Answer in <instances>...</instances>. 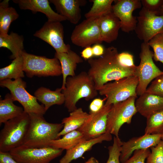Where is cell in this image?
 Masks as SVG:
<instances>
[{"mask_svg":"<svg viewBox=\"0 0 163 163\" xmlns=\"http://www.w3.org/2000/svg\"><path fill=\"white\" fill-rule=\"evenodd\" d=\"M118 53L116 47L111 46L105 49L101 56L88 60L90 68L87 72L97 91L108 82L134 75L136 68L121 66L117 60Z\"/></svg>","mask_w":163,"mask_h":163,"instance_id":"obj_1","label":"cell"},{"mask_svg":"<svg viewBox=\"0 0 163 163\" xmlns=\"http://www.w3.org/2000/svg\"><path fill=\"white\" fill-rule=\"evenodd\" d=\"M98 91L87 72L82 71L73 76H68L65 88L62 91L65 98V106L71 112L77 108L76 104L80 99L84 98L89 101L97 95Z\"/></svg>","mask_w":163,"mask_h":163,"instance_id":"obj_2","label":"cell"},{"mask_svg":"<svg viewBox=\"0 0 163 163\" xmlns=\"http://www.w3.org/2000/svg\"><path fill=\"white\" fill-rule=\"evenodd\" d=\"M30 121L24 144L35 148L47 147L51 141L58 139V134L63 124L47 122L43 115L34 113L28 114Z\"/></svg>","mask_w":163,"mask_h":163,"instance_id":"obj_3","label":"cell"},{"mask_svg":"<svg viewBox=\"0 0 163 163\" xmlns=\"http://www.w3.org/2000/svg\"><path fill=\"white\" fill-rule=\"evenodd\" d=\"M30 121L29 114L24 111L4 123L0 133V152H9L24 144Z\"/></svg>","mask_w":163,"mask_h":163,"instance_id":"obj_4","label":"cell"},{"mask_svg":"<svg viewBox=\"0 0 163 163\" xmlns=\"http://www.w3.org/2000/svg\"><path fill=\"white\" fill-rule=\"evenodd\" d=\"M153 54L148 43L143 42L141 45L140 62L136 66L134 73V75L138 79L136 90L137 95L139 96L145 93L151 81L163 74V71L154 62Z\"/></svg>","mask_w":163,"mask_h":163,"instance_id":"obj_5","label":"cell"},{"mask_svg":"<svg viewBox=\"0 0 163 163\" xmlns=\"http://www.w3.org/2000/svg\"><path fill=\"white\" fill-rule=\"evenodd\" d=\"M22 56L24 60V71L28 77L32 78L34 76H57L62 74L60 62L55 57L48 58L25 51Z\"/></svg>","mask_w":163,"mask_h":163,"instance_id":"obj_6","label":"cell"},{"mask_svg":"<svg viewBox=\"0 0 163 163\" xmlns=\"http://www.w3.org/2000/svg\"><path fill=\"white\" fill-rule=\"evenodd\" d=\"M138 84V79L136 76H130L107 83L98 91L100 95L105 97V104L112 105L132 97H137L136 90Z\"/></svg>","mask_w":163,"mask_h":163,"instance_id":"obj_7","label":"cell"},{"mask_svg":"<svg viewBox=\"0 0 163 163\" xmlns=\"http://www.w3.org/2000/svg\"><path fill=\"white\" fill-rule=\"evenodd\" d=\"M0 85L10 91L14 101L18 102L23 106L24 112L28 114L34 113L43 116L46 112L44 106L40 104L35 97L26 89V83L22 78L13 80L6 79L0 81Z\"/></svg>","mask_w":163,"mask_h":163,"instance_id":"obj_8","label":"cell"},{"mask_svg":"<svg viewBox=\"0 0 163 163\" xmlns=\"http://www.w3.org/2000/svg\"><path fill=\"white\" fill-rule=\"evenodd\" d=\"M137 97H132L112 104L107 116L106 132L119 137V132L124 123L130 124L137 112L135 104Z\"/></svg>","mask_w":163,"mask_h":163,"instance_id":"obj_9","label":"cell"},{"mask_svg":"<svg viewBox=\"0 0 163 163\" xmlns=\"http://www.w3.org/2000/svg\"><path fill=\"white\" fill-rule=\"evenodd\" d=\"M63 150L50 146L35 148L23 145L9 152L19 163H50L60 155Z\"/></svg>","mask_w":163,"mask_h":163,"instance_id":"obj_10","label":"cell"},{"mask_svg":"<svg viewBox=\"0 0 163 163\" xmlns=\"http://www.w3.org/2000/svg\"><path fill=\"white\" fill-rule=\"evenodd\" d=\"M99 18H86L76 26L71 36L72 43L82 47L101 44Z\"/></svg>","mask_w":163,"mask_h":163,"instance_id":"obj_11","label":"cell"},{"mask_svg":"<svg viewBox=\"0 0 163 163\" xmlns=\"http://www.w3.org/2000/svg\"><path fill=\"white\" fill-rule=\"evenodd\" d=\"M134 30L140 40L148 43L154 36L163 32V15L149 11L142 8L137 17Z\"/></svg>","mask_w":163,"mask_h":163,"instance_id":"obj_12","label":"cell"},{"mask_svg":"<svg viewBox=\"0 0 163 163\" xmlns=\"http://www.w3.org/2000/svg\"><path fill=\"white\" fill-rule=\"evenodd\" d=\"M64 34L63 27L61 22L48 20L34 36L51 45L56 52L62 53L70 49V45L64 42Z\"/></svg>","mask_w":163,"mask_h":163,"instance_id":"obj_13","label":"cell"},{"mask_svg":"<svg viewBox=\"0 0 163 163\" xmlns=\"http://www.w3.org/2000/svg\"><path fill=\"white\" fill-rule=\"evenodd\" d=\"M114 2L112 11L119 19L121 30L127 33L134 30L137 20V18L133 15V12L141 7V0H117Z\"/></svg>","mask_w":163,"mask_h":163,"instance_id":"obj_14","label":"cell"},{"mask_svg":"<svg viewBox=\"0 0 163 163\" xmlns=\"http://www.w3.org/2000/svg\"><path fill=\"white\" fill-rule=\"evenodd\" d=\"M112 105L104 104L98 112L89 113L84 123L77 130L86 140L96 138L107 132V116Z\"/></svg>","mask_w":163,"mask_h":163,"instance_id":"obj_15","label":"cell"},{"mask_svg":"<svg viewBox=\"0 0 163 163\" xmlns=\"http://www.w3.org/2000/svg\"><path fill=\"white\" fill-rule=\"evenodd\" d=\"M161 134H145L133 137L122 142L120 158L121 163L128 160L134 152L137 150L149 149L156 146L161 140Z\"/></svg>","mask_w":163,"mask_h":163,"instance_id":"obj_16","label":"cell"},{"mask_svg":"<svg viewBox=\"0 0 163 163\" xmlns=\"http://www.w3.org/2000/svg\"><path fill=\"white\" fill-rule=\"evenodd\" d=\"M55 7L58 13L71 23L77 24L81 18L80 7L84 5L85 0H50Z\"/></svg>","mask_w":163,"mask_h":163,"instance_id":"obj_17","label":"cell"},{"mask_svg":"<svg viewBox=\"0 0 163 163\" xmlns=\"http://www.w3.org/2000/svg\"><path fill=\"white\" fill-rule=\"evenodd\" d=\"M20 9L29 10L33 12H39L45 14L49 21L61 22L66 19L54 11L50 5L48 0H13Z\"/></svg>","mask_w":163,"mask_h":163,"instance_id":"obj_18","label":"cell"},{"mask_svg":"<svg viewBox=\"0 0 163 163\" xmlns=\"http://www.w3.org/2000/svg\"><path fill=\"white\" fill-rule=\"evenodd\" d=\"M112 139V135L106 132L102 135L94 139L83 141L72 148L66 150L65 155L60 160L59 163H70L72 161L82 157L86 152L98 143Z\"/></svg>","mask_w":163,"mask_h":163,"instance_id":"obj_19","label":"cell"},{"mask_svg":"<svg viewBox=\"0 0 163 163\" xmlns=\"http://www.w3.org/2000/svg\"><path fill=\"white\" fill-rule=\"evenodd\" d=\"M99 26L102 42L110 43L117 39L121 27L120 22L112 11L100 17Z\"/></svg>","mask_w":163,"mask_h":163,"instance_id":"obj_20","label":"cell"},{"mask_svg":"<svg viewBox=\"0 0 163 163\" xmlns=\"http://www.w3.org/2000/svg\"><path fill=\"white\" fill-rule=\"evenodd\" d=\"M54 56L58 59L61 66L63 77L61 88L63 90L65 88L67 78L75 75V71L77 64L82 62L83 60L81 56L71 49L67 52H56Z\"/></svg>","mask_w":163,"mask_h":163,"instance_id":"obj_21","label":"cell"},{"mask_svg":"<svg viewBox=\"0 0 163 163\" xmlns=\"http://www.w3.org/2000/svg\"><path fill=\"white\" fill-rule=\"evenodd\" d=\"M138 112L147 118L158 111H163V97L145 92L135 101Z\"/></svg>","mask_w":163,"mask_h":163,"instance_id":"obj_22","label":"cell"},{"mask_svg":"<svg viewBox=\"0 0 163 163\" xmlns=\"http://www.w3.org/2000/svg\"><path fill=\"white\" fill-rule=\"evenodd\" d=\"M62 91L61 88L52 91L41 87L35 91L34 95L37 100L42 104L46 111L54 105H61L64 103L65 98Z\"/></svg>","mask_w":163,"mask_h":163,"instance_id":"obj_23","label":"cell"},{"mask_svg":"<svg viewBox=\"0 0 163 163\" xmlns=\"http://www.w3.org/2000/svg\"><path fill=\"white\" fill-rule=\"evenodd\" d=\"M24 41L23 36L16 33L0 34V47L6 48L10 50L12 53L10 56L11 59L22 55L24 51Z\"/></svg>","mask_w":163,"mask_h":163,"instance_id":"obj_24","label":"cell"},{"mask_svg":"<svg viewBox=\"0 0 163 163\" xmlns=\"http://www.w3.org/2000/svg\"><path fill=\"white\" fill-rule=\"evenodd\" d=\"M89 114L81 107L70 112L69 117L64 118L62 120L63 127L58 134L59 139L68 133L78 130L84 123Z\"/></svg>","mask_w":163,"mask_h":163,"instance_id":"obj_25","label":"cell"},{"mask_svg":"<svg viewBox=\"0 0 163 163\" xmlns=\"http://www.w3.org/2000/svg\"><path fill=\"white\" fill-rule=\"evenodd\" d=\"M10 94H7L4 99L0 101V124L22 114L23 108L15 105Z\"/></svg>","mask_w":163,"mask_h":163,"instance_id":"obj_26","label":"cell"},{"mask_svg":"<svg viewBox=\"0 0 163 163\" xmlns=\"http://www.w3.org/2000/svg\"><path fill=\"white\" fill-rule=\"evenodd\" d=\"M85 140L82 134L77 130L66 133L61 138L51 141L48 144L47 146L67 150L72 148L80 142Z\"/></svg>","mask_w":163,"mask_h":163,"instance_id":"obj_27","label":"cell"},{"mask_svg":"<svg viewBox=\"0 0 163 163\" xmlns=\"http://www.w3.org/2000/svg\"><path fill=\"white\" fill-rule=\"evenodd\" d=\"M9 2L4 0L0 3V34H8L11 24L19 17L16 9L9 6Z\"/></svg>","mask_w":163,"mask_h":163,"instance_id":"obj_28","label":"cell"},{"mask_svg":"<svg viewBox=\"0 0 163 163\" xmlns=\"http://www.w3.org/2000/svg\"><path fill=\"white\" fill-rule=\"evenodd\" d=\"M24 65L22 55L14 59L8 66L0 69V81L24 77Z\"/></svg>","mask_w":163,"mask_h":163,"instance_id":"obj_29","label":"cell"},{"mask_svg":"<svg viewBox=\"0 0 163 163\" xmlns=\"http://www.w3.org/2000/svg\"><path fill=\"white\" fill-rule=\"evenodd\" d=\"M146 119L144 134H161L163 131V111L156 112Z\"/></svg>","mask_w":163,"mask_h":163,"instance_id":"obj_30","label":"cell"},{"mask_svg":"<svg viewBox=\"0 0 163 163\" xmlns=\"http://www.w3.org/2000/svg\"><path fill=\"white\" fill-rule=\"evenodd\" d=\"M93 5L90 10L85 15L86 18L100 17L112 11L113 0H91Z\"/></svg>","mask_w":163,"mask_h":163,"instance_id":"obj_31","label":"cell"},{"mask_svg":"<svg viewBox=\"0 0 163 163\" xmlns=\"http://www.w3.org/2000/svg\"><path fill=\"white\" fill-rule=\"evenodd\" d=\"M153 50V59L163 65V32L154 36L148 42Z\"/></svg>","mask_w":163,"mask_h":163,"instance_id":"obj_32","label":"cell"},{"mask_svg":"<svg viewBox=\"0 0 163 163\" xmlns=\"http://www.w3.org/2000/svg\"><path fill=\"white\" fill-rule=\"evenodd\" d=\"M122 142L119 137H114L112 145L108 147L109 157L106 163H121L120 158Z\"/></svg>","mask_w":163,"mask_h":163,"instance_id":"obj_33","label":"cell"},{"mask_svg":"<svg viewBox=\"0 0 163 163\" xmlns=\"http://www.w3.org/2000/svg\"><path fill=\"white\" fill-rule=\"evenodd\" d=\"M150 149L146 163H163V141L161 140L156 146L152 147Z\"/></svg>","mask_w":163,"mask_h":163,"instance_id":"obj_34","label":"cell"},{"mask_svg":"<svg viewBox=\"0 0 163 163\" xmlns=\"http://www.w3.org/2000/svg\"><path fill=\"white\" fill-rule=\"evenodd\" d=\"M145 92L163 97V74L155 79Z\"/></svg>","mask_w":163,"mask_h":163,"instance_id":"obj_35","label":"cell"},{"mask_svg":"<svg viewBox=\"0 0 163 163\" xmlns=\"http://www.w3.org/2000/svg\"><path fill=\"white\" fill-rule=\"evenodd\" d=\"M150 152L149 149L136 150L131 157L122 163H145Z\"/></svg>","mask_w":163,"mask_h":163,"instance_id":"obj_36","label":"cell"},{"mask_svg":"<svg viewBox=\"0 0 163 163\" xmlns=\"http://www.w3.org/2000/svg\"><path fill=\"white\" fill-rule=\"evenodd\" d=\"M117 60L122 66L127 68L135 69L136 66L134 64L133 56L127 52L118 53Z\"/></svg>","mask_w":163,"mask_h":163,"instance_id":"obj_37","label":"cell"},{"mask_svg":"<svg viewBox=\"0 0 163 163\" xmlns=\"http://www.w3.org/2000/svg\"><path fill=\"white\" fill-rule=\"evenodd\" d=\"M141 2L142 8L149 11L156 13L158 15L163 3V0H141Z\"/></svg>","mask_w":163,"mask_h":163,"instance_id":"obj_38","label":"cell"},{"mask_svg":"<svg viewBox=\"0 0 163 163\" xmlns=\"http://www.w3.org/2000/svg\"><path fill=\"white\" fill-rule=\"evenodd\" d=\"M106 101L105 97L103 99L100 98H96L94 99L89 105V113H96L100 110L104 105V101Z\"/></svg>","mask_w":163,"mask_h":163,"instance_id":"obj_39","label":"cell"},{"mask_svg":"<svg viewBox=\"0 0 163 163\" xmlns=\"http://www.w3.org/2000/svg\"><path fill=\"white\" fill-rule=\"evenodd\" d=\"M0 163H19L11 156L9 152H0Z\"/></svg>","mask_w":163,"mask_h":163,"instance_id":"obj_40","label":"cell"},{"mask_svg":"<svg viewBox=\"0 0 163 163\" xmlns=\"http://www.w3.org/2000/svg\"><path fill=\"white\" fill-rule=\"evenodd\" d=\"M81 57L85 60H88L94 56L92 47L88 46L85 47L81 52Z\"/></svg>","mask_w":163,"mask_h":163,"instance_id":"obj_41","label":"cell"},{"mask_svg":"<svg viewBox=\"0 0 163 163\" xmlns=\"http://www.w3.org/2000/svg\"><path fill=\"white\" fill-rule=\"evenodd\" d=\"M94 56L100 57L104 53L105 49L100 44H96L92 47Z\"/></svg>","mask_w":163,"mask_h":163,"instance_id":"obj_42","label":"cell"},{"mask_svg":"<svg viewBox=\"0 0 163 163\" xmlns=\"http://www.w3.org/2000/svg\"><path fill=\"white\" fill-rule=\"evenodd\" d=\"M84 163H99V162L94 157H91Z\"/></svg>","mask_w":163,"mask_h":163,"instance_id":"obj_43","label":"cell"},{"mask_svg":"<svg viewBox=\"0 0 163 163\" xmlns=\"http://www.w3.org/2000/svg\"><path fill=\"white\" fill-rule=\"evenodd\" d=\"M158 15H163V3L158 11Z\"/></svg>","mask_w":163,"mask_h":163,"instance_id":"obj_44","label":"cell"},{"mask_svg":"<svg viewBox=\"0 0 163 163\" xmlns=\"http://www.w3.org/2000/svg\"><path fill=\"white\" fill-rule=\"evenodd\" d=\"M161 140L163 141V131L161 134Z\"/></svg>","mask_w":163,"mask_h":163,"instance_id":"obj_45","label":"cell"}]
</instances>
